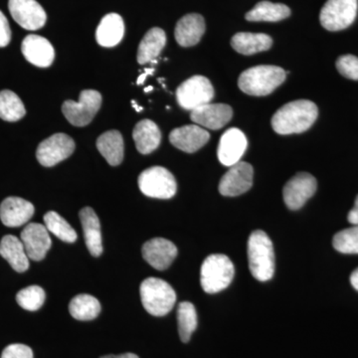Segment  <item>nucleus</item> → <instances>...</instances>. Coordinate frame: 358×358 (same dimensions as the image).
Instances as JSON below:
<instances>
[{
	"instance_id": "21",
	"label": "nucleus",
	"mask_w": 358,
	"mask_h": 358,
	"mask_svg": "<svg viewBox=\"0 0 358 358\" xmlns=\"http://www.w3.org/2000/svg\"><path fill=\"white\" fill-rule=\"evenodd\" d=\"M204 32V18L200 14L192 13L178 21L174 35L180 46L192 47L199 43Z\"/></svg>"
},
{
	"instance_id": "25",
	"label": "nucleus",
	"mask_w": 358,
	"mask_h": 358,
	"mask_svg": "<svg viewBox=\"0 0 358 358\" xmlns=\"http://www.w3.org/2000/svg\"><path fill=\"white\" fill-rule=\"evenodd\" d=\"M133 138L138 152L148 155L159 147L162 133L155 122L143 120L134 127Z\"/></svg>"
},
{
	"instance_id": "7",
	"label": "nucleus",
	"mask_w": 358,
	"mask_h": 358,
	"mask_svg": "<svg viewBox=\"0 0 358 358\" xmlns=\"http://www.w3.org/2000/svg\"><path fill=\"white\" fill-rule=\"evenodd\" d=\"M102 106V96L96 90H84L80 94L79 101H66L62 112L70 124L75 127H85L93 121L94 117Z\"/></svg>"
},
{
	"instance_id": "20",
	"label": "nucleus",
	"mask_w": 358,
	"mask_h": 358,
	"mask_svg": "<svg viewBox=\"0 0 358 358\" xmlns=\"http://www.w3.org/2000/svg\"><path fill=\"white\" fill-rule=\"evenodd\" d=\"M31 202L20 197H7L0 205V219L7 227L24 225L34 214Z\"/></svg>"
},
{
	"instance_id": "10",
	"label": "nucleus",
	"mask_w": 358,
	"mask_h": 358,
	"mask_svg": "<svg viewBox=\"0 0 358 358\" xmlns=\"http://www.w3.org/2000/svg\"><path fill=\"white\" fill-rule=\"evenodd\" d=\"M75 143L66 134H55L40 143L36 157L39 164L51 167L63 162L74 152Z\"/></svg>"
},
{
	"instance_id": "35",
	"label": "nucleus",
	"mask_w": 358,
	"mask_h": 358,
	"mask_svg": "<svg viewBox=\"0 0 358 358\" xmlns=\"http://www.w3.org/2000/svg\"><path fill=\"white\" fill-rule=\"evenodd\" d=\"M334 249L343 254H358V226L339 231L334 237Z\"/></svg>"
},
{
	"instance_id": "2",
	"label": "nucleus",
	"mask_w": 358,
	"mask_h": 358,
	"mask_svg": "<svg viewBox=\"0 0 358 358\" xmlns=\"http://www.w3.org/2000/svg\"><path fill=\"white\" fill-rule=\"evenodd\" d=\"M286 76V71L277 66H256L240 75L238 86L247 95L267 96L284 83Z\"/></svg>"
},
{
	"instance_id": "8",
	"label": "nucleus",
	"mask_w": 358,
	"mask_h": 358,
	"mask_svg": "<svg viewBox=\"0 0 358 358\" xmlns=\"http://www.w3.org/2000/svg\"><path fill=\"white\" fill-rule=\"evenodd\" d=\"M357 9L358 0H327L320 11V23L329 31L345 29L357 18Z\"/></svg>"
},
{
	"instance_id": "19",
	"label": "nucleus",
	"mask_w": 358,
	"mask_h": 358,
	"mask_svg": "<svg viewBox=\"0 0 358 358\" xmlns=\"http://www.w3.org/2000/svg\"><path fill=\"white\" fill-rule=\"evenodd\" d=\"M21 51L28 62L40 68L49 67L55 58V51L50 42L39 35L26 36Z\"/></svg>"
},
{
	"instance_id": "39",
	"label": "nucleus",
	"mask_w": 358,
	"mask_h": 358,
	"mask_svg": "<svg viewBox=\"0 0 358 358\" xmlns=\"http://www.w3.org/2000/svg\"><path fill=\"white\" fill-rule=\"evenodd\" d=\"M348 219L352 225L358 226V195L355 199V206L348 213Z\"/></svg>"
},
{
	"instance_id": "40",
	"label": "nucleus",
	"mask_w": 358,
	"mask_h": 358,
	"mask_svg": "<svg viewBox=\"0 0 358 358\" xmlns=\"http://www.w3.org/2000/svg\"><path fill=\"white\" fill-rule=\"evenodd\" d=\"M101 358H138V357L134 353H124V355H106Z\"/></svg>"
},
{
	"instance_id": "30",
	"label": "nucleus",
	"mask_w": 358,
	"mask_h": 358,
	"mask_svg": "<svg viewBox=\"0 0 358 358\" xmlns=\"http://www.w3.org/2000/svg\"><path fill=\"white\" fill-rule=\"evenodd\" d=\"M69 312L75 320L83 322L95 320L100 315L101 303L91 294H78L70 301Z\"/></svg>"
},
{
	"instance_id": "17",
	"label": "nucleus",
	"mask_w": 358,
	"mask_h": 358,
	"mask_svg": "<svg viewBox=\"0 0 358 358\" xmlns=\"http://www.w3.org/2000/svg\"><path fill=\"white\" fill-rule=\"evenodd\" d=\"M233 110L226 103H206L192 110V121L209 129H220L232 119Z\"/></svg>"
},
{
	"instance_id": "6",
	"label": "nucleus",
	"mask_w": 358,
	"mask_h": 358,
	"mask_svg": "<svg viewBox=\"0 0 358 358\" xmlns=\"http://www.w3.org/2000/svg\"><path fill=\"white\" fill-rule=\"evenodd\" d=\"M138 187L152 199H169L176 195L178 185L173 174L162 166L145 169L138 176Z\"/></svg>"
},
{
	"instance_id": "4",
	"label": "nucleus",
	"mask_w": 358,
	"mask_h": 358,
	"mask_svg": "<svg viewBox=\"0 0 358 358\" xmlns=\"http://www.w3.org/2000/svg\"><path fill=\"white\" fill-rule=\"evenodd\" d=\"M140 292L143 308L155 317H164L176 305V291L169 282L159 278L145 279L141 284Z\"/></svg>"
},
{
	"instance_id": "3",
	"label": "nucleus",
	"mask_w": 358,
	"mask_h": 358,
	"mask_svg": "<svg viewBox=\"0 0 358 358\" xmlns=\"http://www.w3.org/2000/svg\"><path fill=\"white\" fill-rule=\"evenodd\" d=\"M248 261L251 274L260 282L272 279L275 273V252L272 240L262 230H256L248 240Z\"/></svg>"
},
{
	"instance_id": "22",
	"label": "nucleus",
	"mask_w": 358,
	"mask_h": 358,
	"mask_svg": "<svg viewBox=\"0 0 358 358\" xmlns=\"http://www.w3.org/2000/svg\"><path fill=\"white\" fill-rule=\"evenodd\" d=\"M82 227H83L85 243L92 256L99 257L103 253L102 233L101 224L96 212L91 207H84L80 211Z\"/></svg>"
},
{
	"instance_id": "13",
	"label": "nucleus",
	"mask_w": 358,
	"mask_h": 358,
	"mask_svg": "<svg viewBox=\"0 0 358 358\" xmlns=\"http://www.w3.org/2000/svg\"><path fill=\"white\" fill-rule=\"evenodd\" d=\"M8 8L13 20L26 30H38L46 23L47 14L36 0H9Z\"/></svg>"
},
{
	"instance_id": "32",
	"label": "nucleus",
	"mask_w": 358,
	"mask_h": 358,
	"mask_svg": "<svg viewBox=\"0 0 358 358\" xmlns=\"http://www.w3.org/2000/svg\"><path fill=\"white\" fill-rule=\"evenodd\" d=\"M44 225L49 232L55 235L61 241L66 243H74L77 240V233L74 228L57 212H47L44 215Z\"/></svg>"
},
{
	"instance_id": "36",
	"label": "nucleus",
	"mask_w": 358,
	"mask_h": 358,
	"mask_svg": "<svg viewBox=\"0 0 358 358\" xmlns=\"http://www.w3.org/2000/svg\"><path fill=\"white\" fill-rule=\"evenodd\" d=\"M336 68L343 77L358 81V58L355 56H341L336 61Z\"/></svg>"
},
{
	"instance_id": "29",
	"label": "nucleus",
	"mask_w": 358,
	"mask_h": 358,
	"mask_svg": "<svg viewBox=\"0 0 358 358\" xmlns=\"http://www.w3.org/2000/svg\"><path fill=\"white\" fill-rule=\"evenodd\" d=\"M289 15H291V10L285 4L261 1L252 10L246 13L245 18L253 22H259V21L277 22V21L286 20Z\"/></svg>"
},
{
	"instance_id": "42",
	"label": "nucleus",
	"mask_w": 358,
	"mask_h": 358,
	"mask_svg": "<svg viewBox=\"0 0 358 358\" xmlns=\"http://www.w3.org/2000/svg\"><path fill=\"white\" fill-rule=\"evenodd\" d=\"M154 72H155L154 68H152V69L145 70V72L143 73V75H141L140 78H138V85L143 84V82H145V78H147L148 75H152V74H154Z\"/></svg>"
},
{
	"instance_id": "16",
	"label": "nucleus",
	"mask_w": 358,
	"mask_h": 358,
	"mask_svg": "<svg viewBox=\"0 0 358 358\" xmlns=\"http://www.w3.org/2000/svg\"><path fill=\"white\" fill-rule=\"evenodd\" d=\"M248 147V141L243 131L239 129H229L221 136L218 147L219 162L225 166L238 164Z\"/></svg>"
},
{
	"instance_id": "38",
	"label": "nucleus",
	"mask_w": 358,
	"mask_h": 358,
	"mask_svg": "<svg viewBox=\"0 0 358 358\" xmlns=\"http://www.w3.org/2000/svg\"><path fill=\"white\" fill-rule=\"evenodd\" d=\"M11 40V30L8 20L0 11V47H6Z\"/></svg>"
},
{
	"instance_id": "37",
	"label": "nucleus",
	"mask_w": 358,
	"mask_h": 358,
	"mask_svg": "<svg viewBox=\"0 0 358 358\" xmlns=\"http://www.w3.org/2000/svg\"><path fill=\"white\" fill-rule=\"evenodd\" d=\"M1 358H33V352L29 346L14 343L4 348Z\"/></svg>"
},
{
	"instance_id": "11",
	"label": "nucleus",
	"mask_w": 358,
	"mask_h": 358,
	"mask_svg": "<svg viewBox=\"0 0 358 358\" xmlns=\"http://www.w3.org/2000/svg\"><path fill=\"white\" fill-rule=\"evenodd\" d=\"M317 179L312 174L300 173L289 179L284 187V201L291 210H298L317 192Z\"/></svg>"
},
{
	"instance_id": "14",
	"label": "nucleus",
	"mask_w": 358,
	"mask_h": 358,
	"mask_svg": "<svg viewBox=\"0 0 358 358\" xmlns=\"http://www.w3.org/2000/svg\"><path fill=\"white\" fill-rule=\"evenodd\" d=\"M20 240L28 258L32 261L43 260L51 248L50 235L43 224H28L21 232Z\"/></svg>"
},
{
	"instance_id": "31",
	"label": "nucleus",
	"mask_w": 358,
	"mask_h": 358,
	"mask_svg": "<svg viewBox=\"0 0 358 358\" xmlns=\"http://www.w3.org/2000/svg\"><path fill=\"white\" fill-rule=\"evenodd\" d=\"M25 114V107L20 96L9 90L0 92V119L6 122H17Z\"/></svg>"
},
{
	"instance_id": "5",
	"label": "nucleus",
	"mask_w": 358,
	"mask_h": 358,
	"mask_svg": "<svg viewBox=\"0 0 358 358\" xmlns=\"http://www.w3.org/2000/svg\"><path fill=\"white\" fill-rule=\"evenodd\" d=\"M232 261L223 254H212L205 259L200 272V282L205 293L216 294L227 288L234 278Z\"/></svg>"
},
{
	"instance_id": "9",
	"label": "nucleus",
	"mask_w": 358,
	"mask_h": 358,
	"mask_svg": "<svg viewBox=\"0 0 358 358\" xmlns=\"http://www.w3.org/2000/svg\"><path fill=\"white\" fill-rule=\"evenodd\" d=\"M214 89L211 82L203 76H193L183 82L176 90V99L183 109L193 110L213 100Z\"/></svg>"
},
{
	"instance_id": "1",
	"label": "nucleus",
	"mask_w": 358,
	"mask_h": 358,
	"mask_svg": "<svg viewBox=\"0 0 358 358\" xmlns=\"http://www.w3.org/2000/svg\"><path fill=\"white\" fill-rule=\"evenodd\" d=\"M319 115L317 105L308 100L286 103L272 117V127L279 134H301L313 126Z\"/></svg>"
},
{
	"instance_id": "23",
	"label": "nucleus",
	"mask_w": 358,
	"mask_h": 358,
	"mask_svg": "<svg viewBox=\"0 0 358 358\" xmlns=\"http://www.w3.org/2000/svg\"><path fill=\"white\" fill-rule=\"evenodd\" d=\"M0 255L14 271L23 273L29 268V260L22 242L13 235H6L0 242Z\"/></svg>"
},
{
	"instance_id": "24",
	"label": "nucleus",
	"mask_w": 358,
	"mask_h": 358,
	"mask_svg": "<svg viewBox=\"0 0 358 358\" xmlns=\"http://www.w3.org/2000/svg\"><path fill=\"white\" fill-rule=\"evenodd\" d=\"M124 35V23L122 16L109 13L101 20L96 28V42L103 47H114L122 41Z\"/></svg>"
},
{
	"instance_id": "26",
	"label": "nucleus",
	"mask_w": 358,
	"mask_h": 358,
	"mask_svg": "<svg viewBox=\"0 0 358 358\" xmlns=\"http://www.w3.org/2000/svg\"><path fill=\"white\" fill-rule=\"evenodd\" d=\"M166 44V32L162 28L155 27L148 30L138 46V62L141 65L157 63V59Z\"/></svg>"
},
{
	"instance_id": "34",
	"label": "nucleus",
	"mask_w": 358,
	"mask_h": 358,
	"mask_svg": "<svg viewBox=\"0 0 358 358\" xmlns=\"http://www.w3.org/2000/svg\"><path fill=\"white\" fill-rule=\"evenodd\" d=\"M45 299H46V294L39 286L26 287L16 294L18 305L30 312L38 310L43 306Z\"/></svg>"
},
{
	"instance_id": "15",
	"label": "nucleus",
	"mask_w": 358,
	"mask_h": 358,
	"mask_svg": "<svg viewBox=\"0 0 358 358\" xmlns=\"http://www.w3.org/2000/svg\"><path fill=\"white\" fill-rule=\"evenodd\" d=\"M143 259L152 268L166 270L178 256V248L173 242L164 238H154L143 244L141 249Z\"/></svg>"
},
{
	"instance_id": "41",
	"label": "nucleus",
	"mask_w": 358,
	"mask_h": 358,
	"mask_svg": "<svg viewBox=\"0 0 358 358\" xmlns=\"http://www.w3.org/2000/svg\"><path fill=\"white\" fill-rule=\"evenodd\" d=\"M350 282H352L353 288L358 291V268L350 275Z\"/></svg>"
},
{
	"instance_id": "43",
	"label": "nucleus",
	"mask_w": 358,
	"mask_h": 358,
	"mask_svg": "<svg viewBox=\"0 0 358 358\" xmlns=\"http://www.w3.org/2000/svg\"><path fill=\"white\" fill-rule=\"evenodd\" d=\"M133 106L134 108H136V110H138V112H141V110H143V108L138 107V106L136 105V103L134 102V101H133Z\"/></svg>"
},
{
	"instance_id": "12",
	"label": "nucleus",
	"mask_w": 358,
	"mask_h": 358,
	"mask_svg": "<svg viewBox=\"0 0 358 358\" xmlns=\"http://www.w3.org/2000/svg\"><path fill=\"white\" fill-rule=\"evenodd\" d=\"M253 167L248 162H239L230 166L219 183V192L223 196H238L248 192L253 185Z\"/></svg>"
},
{
	"instance_id": "28",
	"label": "nucleus",
	"mask_w": 358,
	"mask_h": 358,
	"mask_svg": "<svg viewBox=\"0 0 358 358\" xmlns=\"http://www.w3.org/2000/svg\"><path fill=\"white\" fill-rule=\"evenodd\" d=\"M96 148L110 166H117L122 164L124 145L120 131H109L101 134L96 140Z\"/></svg>"
},
{
	"instance_id": "27",
	"label": "nucleus",
	"mask_w": 358,
	"mask_h": 358,
	"mask_svg": "<svg viewBox=\"0 0 358 358\" xmlns=\"http://www.w3.org/2000/svg\"><path fill=\"white\" fill-rule=\"evenodd\" d=\"M272 38L262 33L240 32L231 39V45L234 50L243 55H253L267 51L272 47Z\"/></svg>"
},
{
	"instance_id": "33",
	"label": "nucleus",
	"mask_w": 358,
	"mask_h": 358,
	"mask_svg": "<svg viewBox=\"0 0 358 358\" xmlns=\"http://www.w3.org/2000/svg\"><path fill=\"white\" fill-rule=\"evenodd\" d=\"M178 333L182 343H188L197 327V313L189 301H182L178 308Z\"/></svg>"
},
{
	"instance_id": "18",
	"label": "nucleus",
	"mask_w": 358,
	"mask_h": 358,
	"mask_svg": "<svg viewBox=\"0 0 358 358\" xmlns=\"http://www.w3.org/2000/svg\"><path fill=\"white\" fill-rule=\"evenodd\" d=\"M210 138V134L199 124H187L173 129L169 141L174 147L182 152L192 154L203 148Z\"/></svg>"
}]
</instances>
